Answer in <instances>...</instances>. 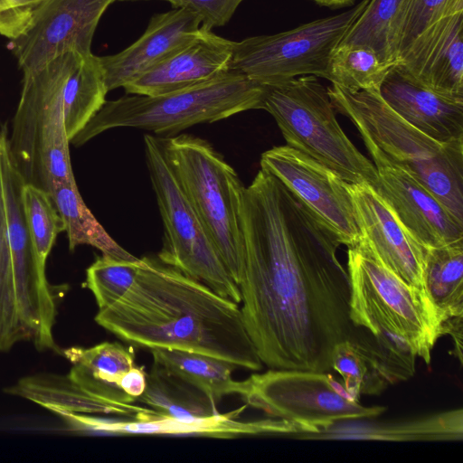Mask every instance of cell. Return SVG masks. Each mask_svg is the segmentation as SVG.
<instances>
[{"mask_svg":"<svg viewBox=\"0 0 463 463\" xmlns=\"http://www.w3.org/2000/svg\"><path fill=\"white\" fill-rule=\"evenodd\" d=\"M331 368L342 376L345 389L357 402L361 394H379L389 385L372 354L350 341L335 346Z\"/></svg>","mask_w":463,"mask_h":463,"instance_id":"d6a6232c","label":"cell"},{"mask_svg":"<svg viewBox=\"0 0 463 463\" xmlns=\"http://www.w3.org/2000/svg\"><path fill=\"white\" fill-rule=\"evenodd\" d=\"M462 332H463V315L452 317L446 319L441 325V335H449L453 341L454 350L450 351L462 365Z\"/></svg>","mask_w":463,"mask_h":463,"instance_id":"ab89813d","label":"cell"},{"mask_svg":"<svg viewBox=\"0 0 463 463\" xmlns=\"http://www.w3.org/2000/svg\"><path fill=\"white\" fill-rule=\"evenodd\" d=\"M72 50L24 71L18 106L8 137L10 158L24 184L51 194L75 181L63 112V93Z\"/></svg>","mask_w":463,"mask_h":463,"instance_id":"5b68a950","label":"cell"},{"mask_svg":"<svg viewBox=\"0 0 463 463\" xmlns=\"http://www.w3.org/2000/svg\"><path fill=\"white\" fill-rule=\"evenodd\" d=\"M373 418L335 423L316 433H296L299 439L377 441H456L463 439V410L452 409L403 420Z\"/></svg>","mask_w":463,"mask_h":463,"instance_id":"44dd1931","label":"cell"},{"mask_svg":"<svg viewBox=\"0 0 463 463\" xmlns=\"http://www.w3.org/2000/svg\"><path fill=\"white\" fill-rule=\"evenodd\" d=\"M140 263L141 259L131 261L108 255L95 260L86 270L84 287L93 294L99 309L113 305L129 290L136 280Z\"/></svg>","mask_w":463,"mask_h":463,"instance_id":"836d02e7","label":"cell"},{"mask_svg":"<svg viewBox=\"0 0 463 463\" xmlns=\"http://www.w3.org/2000/svg\"><path fill=\"white\" fill-rule=\"evenodd\" d=\"M239 285L244 326L269 369L329 372L335 346L373 335L350 317V279L338 235L269 172L260 169L241 203Z\"/></svg>","mask_w":463,"mask_h":463,"instance_id":"6da1fadb","label":"cell"},{"mask_svg":"<svg viewBox=\"0 0 463 463\" xmlns=\"http://www.w3.org/2000/svg\"><path fill=\"white\" fill-rule=\"evenodd\" d=\"M137 401L163 417L188 424L222 423L236 418L245 408L221 414L210 397L155 363Z\"/></svg>","mask_w":463,"mask_h":463,"instance_id":"603a6c76","label":"cell"},{"mask_svg":"<svg viewBox=\"0 0 463 463\" xmlns=\"http://www.w3.org/2000/svg\"><path fill=\"white\" fill-rule=\"evenodd\" d=\"M379 93L402 118L434 140H463V101L428 89L399 64L391 66Z\"/></svg>","mask_w":463,"mask_h":463,"instance_id":"ffe728a7","label":"cell"},{"mask_svg":"<svg viewBox=\"0 0 463 463\" xmlns=\"http://www.w3.org/2000/svg\"><path fill=\"white\" fill-rule=\"evenodd\" d=\"M237 395L246 405L293 423L298 433L319 432L340 421L375 418L386 411L342 398L330 386L328 372L269 369L239 381Z\"/></svg>","mask_w":463,"mask_h":463,"instance_id":"7c38bea8","label":"cell"},{"mask_svg":"<svg viewBox=\"0 0 463 463\" xmlns=\"http://www.w3.org/2000/svg\"><path fill=\"white\" fill-rule=\"evenodd\" d=\"M15 293L14 275L0 171V350L24 340Z\"/></svg>","mask_w":463,"mask_h":463,"instance_id":"1f68e13d","label":"cell"},{"mask_svg":"<svg viewBox=\"0 0 463 463\" xmlns=\"http://www.w3.org/2000/svg\"><path fill=\"white\" fill-rule=\"evenodd\" d=\"M463 12L448 14L425 30L396 62L420 84L463 101Z\"/></svg>","mask_w":463,"mask_h":463,"instance_id":"ac0fdd59","label":"cell"},{"mask_svg":"<svg viewBox=\"0 0 463 463\" xmlns=\"http://www.w3.org/2000/svg\"><path fill=\"white\" fill-rule=\"evenodd\" d=\"M27 223L41 260H46L59 233L63 232L61 217L50 193L30 184L23 188Z\"/></svg>","mask_w":463,"mask_h":463,"instance_id":"e575fe53","label":"cell"},{"mask_svg":"<svg viewBox=\"0 0 463 463\" xmlns=\"http://www.w3.org/2000/svg\"><path fill=\"white\" fill-rule=\"evenodd\" d=\"M0 171L19 314L37 350L58 351L53 326L58 299L66 288L47 280L45 263L37 252L25 217L24 182L10 158L5 128L0 130Z\"/></svg>","mask_w":463,"mask_h":463,"instance_id":"8fae6325","label":"cell"},{"mask_svg":"<svg viewBox=\"0 0 463 463\" xmlns=\"http://www.w3.org/2000/svg\"><path fill=\"white\" fill-rule=\"evenodd\" d=\"M410 0H370L340 43L364 44L385 63L396 61L399 33Z\"/></svg>","mask_w":463,"mask_h":463,"instance_id":"f546056e","label":"cell"},{"mask_svg":"<svg viewBox=\"0 0 463 463\" xmlns=\"http://www.w3.org/2000/svg\"><path fill=\"white\" fill-rule=\"evenodd\" d=\"M234 43L201 25L189 43L123 89L127 94L158 96L210 81L230 71Z\"/></svg>","mask_w":463,"mask_h":463,"instance_id":"e0dca14e","label":"cell"},{"mask_svg":"<svg viewBox=\"0 0 463 463\" xmlns=\"http://www.w3.org/2000/svg\"><path fill=\"white\" fill-rule=\"evenodd\" d=\"M201 19L186 8L154 14L145 33L130 46L99 57L108 90L123 88L189 43Z\"/></svg>","mask_w":463,"mask_h":463,"instance_id":"d6986e66","label":"cell"},{"mask_svg":"<svg viewBox=\"0 0 463 463\" xmlns=\"http://www.w3.org/2000/svg\"><path fill=\"white\" fill-rule=\"evenodd\" d=\"M347 187L360 238L385 267L428 298L422 278L426 249L411 237L372 186L347 183Z\"/></svg>","mask_w":463,"mask_h":463,"instance_id":"2e32d148","label":"cell"},{"mask_svg":"<svg viewBox=\"0 0 463 463\" xmlns=\"http://www.w3.org/2000/svg\"><path fill=\"white\" fill-rule=\"evenodd\" d=\"M320 6L329 9H339L343 7H350L354 5L356 0H311Z\"/></svg>","mask_w":463,"mask_h":463,"instance_id":"60d3db41","label":"cell"},{"mask_svg":"<svg viewBox=\"0 0 463 463\" xmlns=\"http://www.w3.org/2000/svg\"><path fill=\"white\" fill-rule=\"evenodd\" d=\"M391 66L367 45L339 43L330 55L326 80L351 90L379 91Z\"/></svg>","mask_w":463,"mask_h":463,"instance_id":"4dcf8cb0","label":"cell"},{"mask_svg":"<svg viewBox=\"0 0 463 463\" xmlns=\"http://www.w3.org/2000/svg\"><path fill=\"white\" fill-rule=\"evenodd\" d=\"M43 0H0V34L11 40L25 29L33 12Z\"/></svg>","mask_w":463,"mask_h":463,"instance_id":"74e56055","label":"cell"},{"mask_svg":"<svg viewBox=\"0 0 463 463\" xmlns=\"http://www.w3.org/2000/svg\"><path fill=\"white\" fill-rule=\"evenodd\" d=\"M108 92L99 57L72 50L63 93L65 129L70 143L101 109Z\"/></svg>","mask_w":463,"mask_h":463,"instance_id":"d4e9b609","label":"cell"},{"mask_svg":"<svg viewBox=\"0 0 463 463\" xmlns=\"http://www.w3.org/2000/svg\"><path fill=\"white\" fill-rule=\"evenodd\" d=\"M51 195L61 217L71 250L80 245H90L102 255L115 259L131 261L139 259L121 247L99 222L85 204L76 181L57 184Z\"/></svg>","mask_w":463,"mask_h":463,"instance_id":"4316f807","label":"cell"},{"mask_svg":"<svg viewBox=\"0 0 463 463\" xmlns=\"http://www.w3.org/2000/svg\"><path fill=\"white\" fill-rule=\"evenodd\" d=\"M166 158L232 279L243 278L241 203L244 185L234 168L205 139L162 137Z\"/></svg>","mask_w":463,"mask_h":463,"instance_id":"8992f818","label":"cell"},{"mask_svg":"<svg viewBox=\"0 0 463 463\" xmlns=\"http://www.w3.org/2000/svg\"><path fill=\"white\" fill-rule=\"evenodd\" d=\"M265 86L234 71L195 87L158 96L127 94L106 100L89 123L71 140L82 146L117 128L147 130L162 137L202 123L262 109Z\"/></svg>","mask_w":463,"mask_h":463,"instance_id":"277c9868","label":"cell"},{"mask_svg":"<svg viewBox=\"0 0 463 463\" xmlns=\"http://www.w3.org/2000/svg\"><path fill=\"white\" fill-rule=\"evenodd\" d=\"M364 143L377 171L373 189L417 242L427 249L463 240V223L412 174L373 144Z\"/></svg>","mask_w":463,"mask_h":463,"instance_id":"9a60e30c","label":"cell"},{"mask_svg":"<svg viewBox=\"0 0 463 463\" xmlns=\"http://www.w3.org/2000/svg\"><path fill=\"white\" fill-rule=\"evenodd\" d=\"M119 385L136 402L146 390V376L141 369L135 366L121 377Z\"/></svg>","mask_w":463,"mask_h":463,"instance_id":"f35d334b","label":"cell"},{"mask_svg":"<svg viewBox=\"0 0 463 463\" xmlns=\"http://www.w3.org/2000/svg\"><path fill=\"white\" fill-rule=\"evenodd\" d=\"M174 8H186L198 15L201 24L210 29L223 26L244 0H165Z\"/></svg>","mask_w":463,"mask_h":463,"instance_id":"8d00e7d4","label":"cell"},{"mask_svg":"<svg viewBox=\"0 0 463 463\" xmlns=\"http://www.w3.org/2000/svg\"><path fill=\"white\" fill-rule=\"evenodd\" d=\"M95 321L137 346L203 354L246 370L262 368L238 304L157 257L141 258L132 287L99 309Z\"/></svg>","mask_w":463,"mask_h":463,"instance_id":"7a4b0ae2","label":"cell"},{"mask_svg":"<svg viewBox=\"0 0 463 463\" xmlns=\"http://www.w3.org/2000/svg\"><path fill=\"white\" fill-rule=\"evenodd\" d=\"M335 110L347 117L364 142L406 168L463 223V140L439 143L394 112L377 90H351L331 83Z\"/></svg>","mask_w":463,"mask_h":463,"instance_id":"3957f363","label":"cell"},{"mask_svg":"<svg viewBox=\"0 0 463 463\" xmlns=\"http://www.w3.org/2000/svg\"><path fill=\"white\" fill-rule=\"evenodd\" d=\"M132 420L118 421L91 416L88 430L91 434H197L219 438L260 435L264 431L261 420L240 421L234 418L218 424H188L158 413Z\"/></svg>","mask_w":463,"mask_h":463,"instance_id":"f1b7e54d","label":"cell"},{"mask_svg":"<svg viewBox=\"0 0 463 463\" xmlns=\"http://www.w3.org/2000/svg\"><path fill=\"white\" fill-rule=\"evenodd\" d=\"M260 168L279 179L338 235L342 244L350 247L359 241L347 182L333 170L288 145L262 153Z\"/></svg>","mask_w":463,"mask_h":463,"instance_id":"4fadbf2b","label":"cell"},{"mask_svg":"<svg viewBox=\"0 0 463 463\" xmlns=\"http://www.w3.org/2000/svg\"><path fill=\"white\" fill-rule=\"evenodd\" d=\"M154 363L184 380L217 402L237 394L239 381L232 373L238 366L215 357L174 349H151Z\"/></svg>","mask_w":463,"mask_h":463,"instance_id":"83f0119b","label":"cell"},{"mask_svg":"<svg viewBox=\"0 0 463 463\" xmlns=\"http://www.w3.org/2000/svg\"><path fill=\"white\" fill-rule=\"evenodd\" d=\"M146 162L164 226L157 258L203 283L220 296L241 303L231 277L166 158L162 137L144 136Z\"/></svg>","mask_w":463,"mask_h":463,"instance_id":"9c48e42d","label":"cell"},{"mask_svg":"<svg viewBox=\"0 0 463 463\" xmlns=\"http://www.w3.org/2000/svg\"><path fill=\"white\" fill-rule=\"evenodd\" d=\"M6 392L48 410L60 409L83 414H111L129 419L156 412L150 408L132 403H116L91 396L74 383L69 375L28 376L21 379Z\"/></svg>","mask_w":463,"mask_h":463,"instance_id":"cb8c5ba5","label":"cell"},{"mask_svg":"<svg viewBox=\"0 0 463 463\" xmlns=\"http://www.w3.org/2000/svg\"><path fill=\"white\" fill-rule=\"evenodd\" d=\"M72 364L70 379L88 394L116 403H133L120 388L121 377L135 367V353L118 342H103L84 348L72 346L63 351Z\"/></svg>","mask_w":463,"mask_h":463,"instance_id":"7402d4cb","label":"cell"},{"mask_svg":"<svg viewBox=\"0 0 463 463\" xmlns=\"http://www.w3.org/2000/svg\"><path fill=\"white\" fill-rule=\"evenodd\" d=\"M458 12H463V0H410L400 28L396 61L435 22Z\"/></svg>","mask_w":463,"mask_h":463,"instance_id":"d590c367","label":"cell"},{"mask_svg":"<svg viewBox=\"0 0 463 463\" xmlns=\"http://www.w3.org/2000/svg\"><path fill=\"white\" fill-rule=\"evenodd\" d=\"M423 286L442 323L463 315V240L427 248L423 260Z\"/></svg>","mask_w":463,"mask_h":463,"instance_id":"484cf974","label":"cell"},{"mask_svg":"<svg viewBox=\"0 0 463 463\" xmlns=\"http://www.w3.org/2000/svg\"><path fill=\"white\" fill-rule=\"evenodd\" d=\"M347 271L353 323L373 335L387 330L404 337L430 364L441 322L429 298L385 267L361 238L348 247Z\"/></svg>","mask_w":463,"mask_h":463,"instance_id":"ba28073f","label":"cell"},{"mask_svg":"<svg viewBox=\"0 0 463 463\" xmlns=\"http://www.w3.org/2000/svg\"><path fill=\"white\" fill-rule=\"evenodd\" d=\"M369 1L361 0L341 14L302 24L285 32L235 42L230 70L262 86L305 75L326 79L332 52Z\"/></svg>","mask_w":463,"mask_h":463,"instance_id":"30bf717a","label":"cell"},{"mask_svg":"<svg viewBox=\"0 0 463 463\" xmlns=\"http://www.w3.org/2000/svg\"><path fill=\"white\" fill-rule=\"evenodd\" d=\"M117 0H43L12 40L23 71L38 68L68 50L91 52L92 38L107 8Z\"/></svg>","mask_w":463,"mask_h":463,"instance_id":"5bb4252c","label":"cell"},{"mask_svg":"<svg viewBox=\"0 0 463 463\" xmlns=\"http://www.w3.org/2000/svg\"><path fill=\"white\" fill-rule=\"evenodd\" d=\"M275 119L287 145L313 157L349 184H377V171L348 138L317 77L305 75L265 86L263 109Z\"/></svg>","mask_w":463,"mask_h":463,"instance_id":"52a82bcc","label":"cell"},{"mask_svg":"<svg viewBox=\"0 0 463 463\" xmlns=\"http://www.w3.org/2000/svg\"><path fill=\"white\" fill-rule=\"evenodd\" d=\"M328 382L332 389L342 398L349 402H357L350 392L345 389V385L337 382L332 374L328 373Z\"/></svg>","mask_w":463,"mask_h":463,"instance_id":"b9f144b4","label":"cell"}]
</instances>
